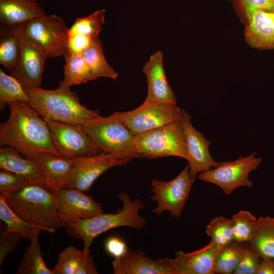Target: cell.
<instances>
[{
  "label": "cell",
  "instance_id": "cell-1",
  "mask_svg": "<svg viewBox=\"0 0 274 274\" xmlns=\"http://www.w3.org/2000/svg\"><path fill=\"white\" fill-rule=\"evenodd\" d=\"M8 105L9 117L0 125L1 146L12 147L24 156L42 152L60 156L46 120L37 111L23 101Z\"/></svg>",
  "mask_w": 274,
  "mask_h": 274
},
{
  "label": "cell",
  "instance_id": "cell-2",
  "mask_svg": "<svg viewBox=\"0 0 274 274\" xmlns=\"http://www.w3.org/2000/svg\"><path fill=\"white\" fill-rule=\"evenodd\" d=\"M22 85L29 96L28 104L45 119L80 125L100 115L98 109L89 110L82 105L70 88L58 86L49 90L39 86Z\"/></svg>",
  "mask_w": 274,
  "mask_h": 274
},
{
  "label": "cell",
  "instance_id": "cell-3",
  "mask_svg": "<svg viewBox=\"0 0 274 274\" xmlns=\"http://www.w3.org/2000/svg\"><path fill=\"white\" fill-rule=\"evenodd\" d=\"M1 193L15 213L42 231L53 233L64 226L51 192L44 185L30 184L14 193Z\"/></svg>",
  "mask_w": 274,
  "mask_h": 274
},
{
  "label": "cell",
  "instance_id": "cell-4",
  "mask_svg": "<svg viewBox=\"0 0 274 274\" xmlns=\"http://www.w3.org/2000/svg\"><path fill=\"white\" fill-rule=\"evenodd\" d=\"M118 196L123 203L122 209L118 213H103L90 218L78 219L68 225L83 240V250H89L94 238L109 229L121 226L141 229L146 226V219L139 214L145 208L143 201L138 198L132 200L125 192Z\"/></svg>",
  "mask_w": 274,
  "mask_h": 274
},
{
  "label": "cell",
  "instance_id": "cell-5",
  "mask_svg": "<svg viewBox=\"0 0 274 274\" xmlns=\"http://www.w3.org/2000/svg\"><path fill=\"white\" fill-rule=\"evenodd\" d=\"M12 27L48 58L64 55L66 52L69 28L60 16L45 14Z\"/></svg>",
  "mask_w": 274,
  "mask_h": 274
},
{
  "label": "cell",
  "instance_id": "cell-6",
  "mask_svg": "<svg viewBox=\"0 0 274 274\" xmlns=\"http://www.w3.org/2000/svg\"><path fill=\"white\" fill-rule=\"evenodd\" d=\"M133 144L135 152L142 157L177 156L186 160L188 157L186 140L180 119L134 135Z\"/></svg>",
  "mask_w": 274,
  "mask_h": 274
},
{
  "label": "cell",
  "instance_id": "cell-7",
  "mask_svg": "<svg viewBox=\"0 0 274 274\" xmlns=\"http://www.w3.org/2000/svg\"><path fill=\"white\" fill-rule=\"evenodd\" d=\"M83 129L101 151L134 158H143L135 150L133 135L121 122L111 116L99 115L82 125Z\"/></svg>",
  "mask_w": 274,
  "mask_h": 274
},
{
  "label": "cell",
  "instance_id": "cell-8",
  "mask_svg": "<svg viewBox=\"0 0 274 274\" xmlns=\"http://www.w3.org/2000/svg\"><path fill=\"white\" fill-rule=\"evenodd\" d=\"M182 109L168 101H146L129 111L110 116L121 122L134 135L180 119Z\"/></svg>",
  "mask_w": 274,
  "mask_h": 274
},
{
  "label": "cell",
  "instance_id": "cell-9",
  "mask_svg": "<svg viewBox=\"0 0 274 274\" xmlns=\"http://www.w3.org/2000/svg\"><path fill=\"white\" fill-rule=\"evenodd\" d=\"M255 152L246 156H241L234 161L219 162L215 167L197 175L201 181L219 187L226 195L242 186L252 187L254 183L249 179V174L256 170L262 158L256 157Z\"/></svg>",
  "mask_w": 274,
  "mask_h": 274
},
{
  "label": "cell",
  "instance_id": "cell-10",
  "mask_svg": "<svg viewBox=\"0 0 274 274\" xmlns=\"http://www.w3.org/2000/svg\"><path fill=\"white\" fill-rule=\"evenodd\" d=\"M195 180L189 174L188 165L170 181L154 179L151 182L153 194L151 199L157 205L153 212L160 215L167 211L172 217L180 219Z\"/></svg>",
  "mask_w": 274,
  "mask_h": 274
},
{
  "label": "cell",
  "instance_id": "cell-11",
  "mask_svg": "<svg viewBox=\"0 0 274 274\" xmlns=\"http://www.w3.org/2000/svg\"><path fill=\"white\" fill-rule=\"evenodd\" d=\"M133 159L128 156L104 151L75 159L66 188L83 192L87 191L96 179L107 170L115 166L125 165Z\"/></svg>",
  "mask_w": 274,
  "mask_h": 274
},
{
  "label": "cell",
  "instance_id": "cell-12",
  "mask_svg": "<svg viewBox=\"0 0 274 274\" xmlns=\"http://www.w3.org/2000/svg\"><path fill=\"white\" fill-rule=\"evenodd\" d=\"M45 120L61 156L75 159L102 151L80 125Z\"/></svg>",
  "mask_w": 274,
  "mask_h": 274
},
{
  "label": "cell",
  "instance_id": "cell-13",
  "mask_svg": "<svg viewBox=\"0 0 274 274\" xmlns=\"http://www.w3.org/2000/svg\"><path fill=\"white\" fill-rule=\"evenodd\" d=\"M59 216L64 225L103 213L100 203L84 192L73 188L51 191Z\"/></svg>",
  "mask_w": 274,
  "mask_h": 274
},
{
  "label": "cell",
  "instance_id": "cell-14",
  "mask_svg": "<svg viewBox=\"0 0 274 274\" xmlns=\"http://www.w3.org/2000/svg\"><path fill=\"white\" fill-rule=\"evenodd\" d=\"M237 1L248 21L244 32L247 42L255 48L274 49V11L259 9Z\"/></svg>",
  "mask_w": 274,
  "mask_h": 274
},
{
  "label": "cell",
  "instance_id": "cell-15",
  "mask_svg": "<svg viewBox=\"0 0 274 274\" xmlns=\"http://www.w3.org/2000/svg\"><path fill=\"white\" fill-rule=\"evenodd\" d=\"M191 118L188 113L182 109L180 121L187 143L188 157L186 160L191 177L196 179L199 173L217 166L219 162L212 158L209 152L211 142L193 127Z\"/></svg>",
  "mask_w": 274,
  "mask_h": 274
},
{
  "label": "cell",
  "instance_id": "cell-16",
  "mask_svg": "<svg viewBox=\"0 0 274 274\" xmlns=\"http://www.w3.org/2000/svg\"><path fill=\"white\" fill-rule=\"evenodd\" d=\"M12 27L20 40V53L17 64L11 74L22 84L40 87L48 57L38 48L24 40Z\"/></svg>",
  "mask_w": 274,
  "mask_h": 274
},
{
  "label": "cell",
  "instance_id": "cell-17",
  "mask_svg": "<svg viewBox=\"0 0 274 274\" xmlns=\"http://www.w3.org/2000/svg\"><path fill=\"white\" fill-rule=\"evenodd\" d=\"M219 250L212 241L193 252L177 251L176 257L166 258L174 274H214V262Z\"/></svg>",
  "mask_w": 274,
  "mask_h": 274
},
{
  "label": "cell",
  "instance_id": "cell-18",
  "mask_svg": "<svg viewBox=\"0 0 274 274\" xmlns=\"http://www.w3.org/2000/svg\"><path fill=\"white\" fill-rule=\"evenodd\" d=\"M112 265L114 274H174L166 258L153 260L141 249H127Z\"/></svg>",
  "mask_w": 274,
  "mask_h": 274
},
{
  "label": "cell",
  "instance_id": "cell-19",
  "mask_svg": "<svg viewBox=\"0 0 274 274\" xmlns=\"http://www.w3.org/2000/svg\"><path fill=\"white\" fill-rule=\"evenodd\" d=\"M25 156L32 159L42 170L50 191L67 188L75 159L44 152Z\"/></svg>",
  "mask_w": 274,
  "mask_h": 274
},
{
  "label": "cell",
  "instance_id": "cell-20",
  "mask_svg": "<svg viewBox=\"0 0 274 274\" xmlns=\"http://www.w3.org/2000/svg\"><path fill=\"white\" fill-rule=\"evenodd\" d=\"M163 54L158 51L144 65L143 72L147 78L148 92L146 101H168L177 103L174 91L169 86L164 69Z\"/></svg>",
  "mask_w": 274,
  "mask_h": 274
},
{
  "label": "cell",
  "instance_id": "cell-21",
  "mask_svg": "<svg viewBox=\"0 0 274 274\" xmlns=\"http://www.w3.org/2000/svg\"><path fill=\"white\" fill-rule=\"evenodd\" d=\"M0 168L23 177L29 184L47 186L45 176L36 163L12 147L7 146L1 149Z\"/></svg>",
  "mask_w": 274,
  "mask_h": 274
},
{
  "label": "cell",
  "instance_id": "cell-22",
  "mask_svg": "<svg viewBox=\"0 0 274 274\" xmlns=\"http://www.w3.org/2000/svg\"><path fill=\"white\" fill-rule=\"evenodd\" d=\"M53 274H96L93 257L89 250H80L74 246L65 248L59 254Z\"/></svg>",
  "mask_w": 274,
  "mask_h": 274
},
{
  "label": "cell",
  "instance_id": "cell-23",
  "mask_svg": "<svg viewBox=\"0 0 274 274\" xmlns=\"http://www.w3.org/2000/svg\"><path fill=\"white\" fill-rule=\"evenodd\" d=\"M36 0H0V20L10 26L23 23L45 15Z\"/></svg>",
  "mask_w": 274,
  "mask_h": 274
},
{
  "label": "cell",
  "instance_id": "cell-24",
  "mask_svg": "<svg viewBox=\"0 0 274 274\" xmlns=\"http://www.w3.org/2000/svg\"><path fill=\"white\" fill-rule=\"evenodd\" d=\"M248 243L261 259H274V217L258 218Z\"/></svg>",
  "mask_w": 274,
  "mask_h": 274
},
{
  "label": "cell",
  "instance_id": "cell-25",
  "mask_svg": "<svg viewBox=\"0 0 274 274\" xmlns=\"http://www.w3.org/2000/svg\"><path fill=\"white\" fill-rule=\"evenodd\" d=\"M41 229H38L30 239V244L24 251L16 270L17 274H53L46 265L38 241Z\"/></svg>",
  "mask_w": 274,
  "mask_h": 274
},
{
  "label": "cell",
  "instance_id": "cell-26",
  "mask_svg": "<svg viewBox=\"0 0 274 274\" xmlns=\"http://www.w3.org/2000/svg\"><path fill=\"white\" fill-rule=\"evenodd\" d=\"M82 55L90 69L91 80L100 77L114 80L117 78L118 74L106 60L101 42L99 38L94 39Z\"/></svg>",
  "mask_w": 274,
  "mask_h": 274
},
{
  "label": "cell",
  "instance_id": "cell-27",
  "mask_svg": "<svg viewBox=\"0 0 274 274\" xmlns=\"http://www.w3.org/2000/svg\"><path fill=\"white\" fill-rule=\"evenodd\" d=\"M64 56V76L59 83V86L70 88L73 85L86 83L91 80L90 69L82 54L74 55L66 52Z\"/></svg>",
  "mask_w": 274,
  "mask_h": 274
},
{
  "label": "cell",
  "instance_id": "cell-28",
  "mask_svg": "<svg viewBox=\"0 0 274 274\" xmlns=\"http://www.w3.org/2000/svg\"><path fill=\"white\" fill-rule=\"evenodd\" d=\"M246 243L233 240L219 249L214 262V273H233L244 252Z\"/></svg>",
  "mask_w": 274,
  "mask_h": 274
},
{
  "label": "cell",
  "instance_id": "cell-29",
  "mask_svg": "<svg viewBox=\"0 0 274 274\" xmlns=\"http://www.w3.org/2000/svg\"><path fill=\"white\" fill-rule=\"evenodd\" d=\"M20 53V40L12 26L1 30L0 63L10 73L15 68Z\"/></svg>",
  "mask_w": 274,
  "mask_h": 274
},
{
  "label": "cell",
  "instance_id": "cell-30",
  "mask_svg": "<svg viewBox=\"0 0 274 274\" xmlns=\"http://www.w3.org/2000/svg\"><path fill=\"white\" fill-rule=\"evenodd\" d=\"M0 218L7 225L6 232L16 233L24 238L30 239L36 231L41 229L28 223L15 213L2 193L0 194Z\"/></svg>",
  "mask_w": 274,
  "mask_h": 274
},
{
  "label": "cell",
  "instance_id": "cell-31",
  "mask_svg": "<svg viewBox=\"0 0 274 274\" xmlns=\"http://www.w3.org/2000/svg\"><path fill=\"white\" fill-rule=\"evenodd\" d=\"M16 101L29 103V98L22 84L15 77L6 74L0 69V109L3 110L6 104Z\"/></svg>",
  "mask_w": 274,
  "mask_h": 274
},
{
  "label": "cell",
  "instance_id": "cell-32",
  "mask_svg": "<svg viewBox=\"0 0 274 274\" xmlns=\"http://www.w3.org/2000/svg\"><path fill=\"white\" fill-rule=\"evenodd\" d=\"M105 9L98 10L87 17L76 18L75 22L68 29V35L80 33L96 39L105 23Z\"/></svg>",
  "mask_w": 274,
  "mask_h": 274
},
{
  "label": "cell",
  "instance_id": "cell-33",
  "mask_svg": "<svg viewBox=\"0 0 274 274\" xmlns=\"http://www.w3.org/2000/svg\"><path fill=\"white\" fill-rule=\"evenodd\" d=\"M206 232L219 249L233 241L231 220L223 216L213 218Z\"/></svg>",
  "mask_w": 274,
  "mask_h": 274
},
{
  "label": "cell",
  "instance_id": "cell-34",
  "mask_svg": "<svg viewBox=\"0 0 274 274\" xmlns=\"http://www.w3.org/2000/svg\"><path fill=\"white\" fill-rule=\"evenodd\" d=\"M233 240L248 243L251 237L257 218L249 211L241 210L230 218Z\"/></svg>",
  "mask_w": 274,
  "mask_h": 274
},
{
  "label": "cell",
  "instance_id": "cell-35",
  "mask_svg": "<svg viewBox=\"0 0 274 274\" xmlns=\"http://www.w3.org/2000/svg\"><path fill=\"white\" fill-rule=\"evenodd\" d=\"M261 258L249 243H247L244 252L234 274H256Z\"/></svg>",
  "mask_w": 274,
  "mask_h": 274
},
{
  "label": "cell",
  "instance_id": "cell-36",
  "mask_svg": "<svg viewBox=\"0 0 274 274\" xmlns=\"http://www.w3.org/2000/svg\"><path fill=\"white\" fill-rule=\"evenodd\" d=\"M30 184L23 177L9 170H0L1 192L14 193Z\"/></svg>",
  "mask_w": 274,
  "mask_h": 274
},
{
  "label": "cell",
  "instance_id": "cell-37",
  "mask_svg": "<svg viewBox=\"0 0 274 274\" xmlns=\"http://www.w3.org/2000/svg\"><path fill=\"white\" fill-rule=\"evenodd\" d=\"M94 39L80 33L68 35L66 52L74 55H81L92 44Z\"/></svg>",
  "mask_w": 274,
  "mask_h": 274
},
{
  "label": "cell",
  "instance_id": "cell-38",
  "mask_svg": "<svg viewBox=\"0 0 274 274\" xmlns=\"http://www.w3.org/2000/svg\"><path fill=\"white\" fill-rule=\"evenodd\" d=\"M21 236L14 232H3L0 238V266L8 253L14 250Z\"/></svg>",
  "mask_w": 274,
  "mask_h": 274
},
{
  "label": "cell",
  "instance_id": "cell-39",
  "mask_svg": "<svg viewBox=\"0 0 274 274\" xmlns=\"http://www.w3.org/2000/svg\"><path fill=\"white\" fill-rule=\"evenodd\" d=\"M107 252L115 258L122 256L127 250L125 243L117 236H112L109 238L105 244Z\"/></svg>",
  "mask_w": 274,
  "mask_h": 274
},
{
  "label": "cell",
  "instance_id": "cell-40",
  "mask_svg": "<svg viewBox=\"0 0 274 274\" xmlns=\"http://www.w3.org/2000/svg\"><path fill=\"white\" fill-rule=\"evenodd\" d=\"M263 10L274 11V0H241Z\"/></svg>",
  "mask_w": 274,
  "mask_h": 274
},
{
  "label": "cell",
  "instance_id": "cell-41",
  "mask_svg": "<svg viewBox=\"0 0 274 274\" xmlns=\"http://www.w3.org/2000/svg\"><path fill=\"white\" fill-rule=\"evenodd\" d=\"M256 274H274V259H261Z\"/></svg>",
  "mask_w": 274,
  "mask_h": 274
}]
</instances>
